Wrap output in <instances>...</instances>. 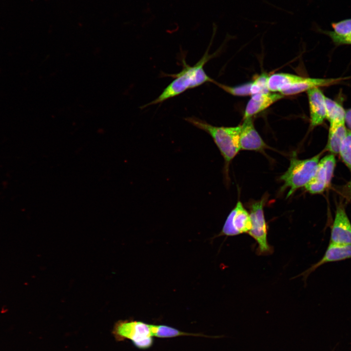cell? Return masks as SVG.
<instances>
[{"instance_id":"cell-6","label":"cell","mask_w":351,"mask_h":351,"mask_svg":"<svg viewBox=\"0 0 351 351\" xmlns=\"http://www.w3.org/2000/svg\"><path fill=\"white\" fill-rule=\"evenodd\" d=\"M251 228L250 214L242 203L238 201L227 216L219 235L235 236L248 233Z\"/></svg>"},{"instance_id":"cell-11","label":"cell","mask_w":351,"mask_h":351,"mask_svg":"<svg viewBox=\"0 0 351 351\" xmlns=\"http://www.w3.org/2000/svg\"><path fill=\"white\" fill-rule=\"evenodd\" d=\"M281 93H260L252 95L245 108L244 119L251 118L284 97Z\"/></svg>"},{"instance_id":"cell-24","label":"cell","mask_w":351,"mask_h":351,"mask_svg":"<svg viewBox=\"0 0 351 351\" xmlns=\"http://www.w3.org/2000/svg\"><path fill=\"white\" fill-rule=\"evenodd\" d=\"M345 123H346L349 130H351V108L346 111Z\"/></svg>"},{"instance_id":"cell-5","label":"cell","mask_w":351,"mask_h":351,"mask_svg":"<svg viewBox=\"0 0 351 351\" xmlns=\"http://www.w3.org/2000/svg\"><path fill=\"white\" fill-rule=\"evenodd\" d=\"M264 199L252 203L250 206V215L252 228L248 234L257 244V253L267 255L273 253V248L267 240L268 229L264 213Z\"/></svg>"},{"instance_id":"cell-13","label":"cell","mask_w":351,"mask_h":351,"mask_svg":"<svg viewBox=\"0 0 351 351\" xmlns=\"http://www.w3.org/2000/svg\"><path fill=\"white\" fill-rule=\"evenodd\" d=\"M303 78L302 77L293 74L283 73L273 74L269 77L268 88L271 92L280 93Z\"/></svg>"},{"instance_id":"cell-23","label":"cell","mask_w":351,"mask_h":351,"mask_svg":"<svg viewBox=\"0 0 351 351\" xmlns=\"http://www.w3.org/2000/svg\"><path fill=\"white\" fill-rule=\"evenodd\" d=\"M319 31L330 37L332 41L337 45L350 44L351 45V38H342L335 35L333 31H325L319 29Z\"/></svg>"},{"instance_id":"cell-2","label":"cell","mask_w":351,"mask_h":351,"mask_svg":"<svg viewBox=\"0 0 351 351\" xmlns=\"http://www.w3.org/2000/svg\"><path fill=\"white\" fill-rule=\"evenodd\" d=\"M185 120L211 136L224 159L225 173L226 176H228L229 165L241 150L239 144L241 125L233 127L215 126L195 117H188Z\"/></svg>"},{"instance_id":"cell-16","label":"cell","mask_w":351,"mask_h":351,"mask_svg":"<svg viewBox=\"0 0 351 351\" xmlns=\"http://www.w3.org/2000/svg\"><path fill=\"white\" fill-rule=\"evenodd\" d=\"M152 334L153 337L159 338H173L181 336H194L210 337L199 333H193L180 331L173 327L163 325L150 324Z\"/></svg>"},{"instance_id":"cell-12","label":"cell","mask_w":351,"mask_h":351,"mask_svg":"<svg viewBox=\"0 0 351 351\" xmlns=\"http://www.w3.org/2000/svg\"><path fill=\"white\" fill-rule=\"evenodd\" d=\"M340 78H303L280 93L284 96L293 95L316 87L327 86L339 82Z\"/></svg>"},{"instance_id":"cell-22","label":"cell","mask_w":351,"mask_h":351,"mask_svg":"<svg viewBox=\"0 0 351 351\" xmlns=\"http://www.w3.org/2000/svg\"><path fill=\"white\" fill-rule=\"evenodd\" d=\"M305 188L312 194H320L327 188L326 183L314 178H312L305 186Z\"/></svg>"},{"instance_id":"cell-20","label":"cell","mask_w":351,"mask_h":351,"mask_svg":"<svg viewBox=\"0 0 351 351\" xmlns=\"http://www.w3.org/2000/svg\"><path fill=\"white\" fill-rule=\"evenodd\" d=\"M333 32L342 38L351 37V19H345L331 24Z\"/></svg>"},{"instance_id":"cell-1","label":"cell","mask_w":351,"mask_h":351,"mask_svg":"<svg viewBox=\"0 0 351 351\" xmlns=\"http://www.w3.org/2000/svg\"><path fill=\"white\" fill-rule=\"evenodd\" d=\"M206 51L202 58L194 66H190L183 59V69L178 73L170 76L175 79L155 100L143 106V107L161 103L176 97L186 90L199 86L207 82L214 81L209 77L204 69V66L212 58Z\"/></svg>"},{"instance_id":"cell-4","label":"cell","mask_w":351,"mask_h":351,"mask_svg":"<svg viewBox=\"0 0 351 351\" xmlns=\"http://www.w3.org/2000/svg\"><path fill=\"white\" fill-rule=\"evenodd\" d=\"M112 333L117 341L129 339L139 349H147L154 343L150 324L142 321L119 320L114 325Z\"/></svg>"},{"instance_id":"cell-15","label":"cell","mask_w":351,"mask_h":351,"mask_svg":"<svg viewBox=\"0 0 351 351\" xmlns=\"http://www.w3.org/2000/svg\"><path fill=\"white\" fill-rule=\"evenodd\" d=\"M326 118L330 125L345 124L346 111L339 103L329 98H325Z\"/></svg>"},{"instance_id":"cell-25","label":"cell","mask_w":351,"mask_h":351,"mask_svg":"<svg viewBox=\"0 0 351 351\" xmlns=\"http://www.w3.org/2000/svg\"><path fill=\"white\" fill-rule=\"evenodd\" d=\"M345 190L347 196L351 198V179L346 185Z\"/></svg>"},{"instance_id":"cell-17","label":"cell","mask_w":351,"mask_h":351,"mask_svg":"<svg viewBox=\"0 0 351 351\" xmlns=\"http://www.w3.org/2000/svg\"><path fill=\"white\" fill-rule=\"evenodd\" d=\"M339 153L340 157L351 171V130L347 129L346 136L341 145Z\"/></svg>"},{"instance_id":"cell-7","label":"cell","mask_w":351,"mask_h":351,"mask_svg":"<svg viewBox=\"0 0 351 351\" xmlns=\"http://www.w3.org/2000/svg\"><path fill=\"white\" fill-rule=\"evenodd\" d=\"M330 242L351 244V223L342 204L336 207L331 228Z\"/></svg>"},{"instance_id":"cell-9","label":"cell","mask_w":351,"mask_h":351,"mask_svg":"<svg viewBox=\"0 0 351 351\" xmlns=\"http://www.w3.org/2000/svg\"><path fill=\"white\" fill-rule=\"evenodd\" d=\"M350 258H351V244H340L330 242L321 259L298 276H302L306 280L312 273L323 264Z\"/></svg>"},{"instance_id":"cell-14","label":"cell","mask_w":351,"mask_h":351,"mask_svg":"<svg viewBox=\"0 0 351 351\" xmlns=\"http://www.w3.org/2000/svg\"><path fill=\"white\" fill-rule=\"evenodd\" d=\"M347 129L345 124L330 125L326 150L332 154L339 153L341 145L346 136Z\"/></svg>"},{"instance_id":"cell-10","label":"cell","mask_w":351,"mask_h":351,"mask_svg":"<svg viewBox=\"0 0 351 351\" xmlns=\"http://www.w3.org/2000/svg\"><path fill=\"white\" fill-rule=\"evenodd\" d=\"M309 103L312 127L320 125L326 118V97L319 87L307 91Z\"/></svg>"},{"instance_id":"cell-3","label":"cell","mask_w":351,"mask_h":351,"mask_svg":"<svg viewBox=\"0 0 351 351\" xmlns=\"http://www.w3.org/2000/svg\"><path fill=\"white\" fill-rule=\"evenodd\" d=\"M322 153L306 159H299L293 155L287 170L280 176L283 189L289 188L287 197L305 186L315 175Z\"/></svg>"},{"instance_id":"cell-19","label":"cell","mask_w":351,"mask_h":351,"mask_svg":"<svg viewBox=\"0 0 351 351\" xmlns=\"http://www.w3.org/2000/svg\"><path fill=\"white\" fill-rule=\"evenodd\" d=\"M214 83H216L223 90L233 96H246L251 95V87L252 82L233 87L216 83L215 81Z\"/></svg>"},{"instance_id":"cell-8","label":"cell","mask_w":351,"mask_h":351,"mask_svg":"<svg viewBox=\"0 0 351 351\" xmlns=\"http://www.w3.org/2000/svg\"><path fill=\"white\" fill-rule=\"evenodd\" d=\"M241 127L240 150L264 152L269 148L256 130L252 117L244 119Z\"/></svg>"},{"instance_id":"cell-18","label":"cell","mask_w":351,"mask_h":351,"mask_svg":"<svg viewBox=\"0 0 351 351\" xmlns=\"http://www.w3.org/2000/svg\"><path fill=\"white\" fill-rule=\"evenodd\" d=\"M269 77L268 74L263 73L254 78L251 87V95L270 92L268 88Z\"/></svg>"},{"instance_id":"cell-21","label":"cell","mask_w":351,"mask_h":351,"mask_svg":"<svg viewBox=\"0 0 351 351\" xmlns=\"http://www.w3.org/2000/svg\"><path fill=\"white\" fill-rule=\"evenodd\" d=\"M319 162L324 167L327 175V186L329 187L334 170L336 160L333 154L328 155L323 157Z\"/></svg>"}]
</instances>
